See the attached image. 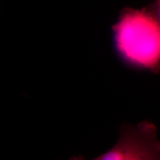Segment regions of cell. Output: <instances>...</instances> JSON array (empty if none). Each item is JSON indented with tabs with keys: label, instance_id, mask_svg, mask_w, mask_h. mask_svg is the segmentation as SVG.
Returning <instances> with one entry per match:
<instances>
[{
	"label": "cell",
	"instance_id": "obj_1",
	"mask_svg": "<svg viewBox=\"0 0 160 160\" xmlns=\"http://www.w3.org/2000/svg\"><path fill=\"white\" fill-rule=\"evenodd\" d=\"M117 55L132 68L160 71V25L150 8L123 9L112 26Z\"/></svg>",
	"mask_w": 160,
	"mask_h": 160
},
{
	"label": "cell",
	"instance_id": "obj_3",
	"mask_svg": "<svg viewBox=\"0 0 160 160\" xmlns=\"http://www.w3.org/2000/svg\"><path fill=\"white\" fill-rule=\"evenodd\" d=\"M149 8L160 25V0H154L153 3Z\"/></svg>",
	"mask_w": 160,
	"mask_h": 160
},
{
	"label": "cell",
	"instance_id": "obj_2",
	"mask_svg": "<svg viewBox=\"0 0 160 160\" xmlns=\"http://www.w3.org/2000/svg\"><path fill=\"white\" fill-rule=\"evenodd\" d=\"M99 160H160V139L157 128L151 122L125 125L116 145Z\"/></svg>",
	"mask_w": 160,
	"mask_h": 160
}]
</instances>
